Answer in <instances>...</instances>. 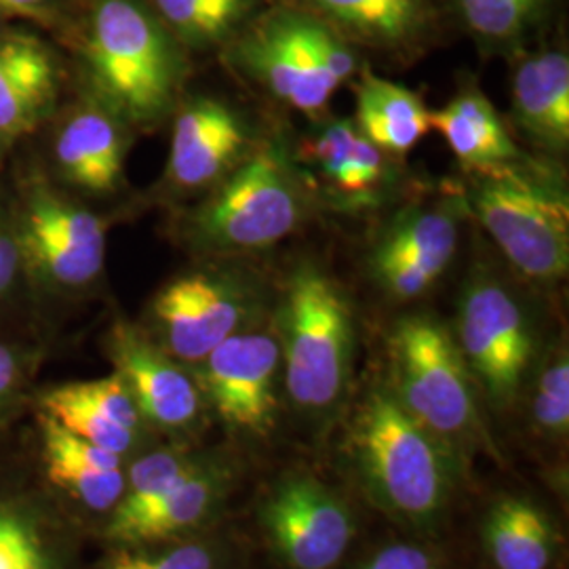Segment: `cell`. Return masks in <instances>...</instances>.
Masks as SVG:
<instances>
[{"label": "cell", "instance_id": "obj_1", "mask_svg": "<svg viewBox=\"0 0 569 569\" xmlns=\"http://www.w3.org/2000/svg\"><path fill=\"white\" fill-rule=\"evenodd\" d=\"M345 453L371 507L416 531L441 526L460 481V453L411 418L382 382L346 430Z\"/></svg>", "mask_w": 569, "mask_h": 569}, {"label": "cell", "instance_id": "obj_2", "mask_svg": "<svg viewBox=\"0 0 569 569\" xmlns=\"http://www.w3.org/2000/svg\"><path fill=\"white\" fill-rule=\"evenodd\" d=\"M82 61L98 102L122 122L150 127L173 110L186 79V49L148 0H91Z\"/></svg>", "mask_w": 569, "mask_h": 569}, {"label": "cell", "instance_id": "obj_3", "mask_svg": "<svg viewBox=\"0 0 569 569\" xmlns=\"http://www.w3.org/2000/svg\"><path fill=\"white\" fill-rule=\"evenodd\" d=\"M467 211L526 281L557 284L569 270V197L552 164L521 157L489 171L470 173Z\"/></svg>", "mask_w": 569, "mask_h": 569}, {"label": "cell", "instance_id": "obj_4", "mask_svg": "<svg viewBox=\"0 0 569 569\" xmlns=\"http://www.w3.org/2000/svg\"><path fill=\"white\" fill-rule=\"evenodd\" d=\"M306 178L283 138L260 140L194 209L188 224L192 244L211 256H247L281 243L310 211Z\"/></svg>", "mask_w": 569, "mask_h": 569}, {"label": "cell", "instance_id": "obj_5", "mask_svg": "<svg viewBox=\"0 0 569 569\" xmlns=\"http://www.w3.org/2000/svg\"><path fill=\"white\" fill-rule=\"evenodd\" d=\"M283 388L293 406L323 416L345 399L355 363V312L345 287L305 260L284 279L274 315Z\"/></svg>", "mask_w": 569, "mask_h": 569}, {"label": "cell", "instance_id": "obj_6", "mask_svg": "<svg viewBox=\"0 0 569 569\" xmlns=\"http://www.w3.org/2000/svg\"><path fill=\"white\" fill-rule=\"evenodd\" d=\"M226 51L244 77L306 117L327 110L359 72V51L298 2L264 9Z\"/></svg>", "mask_w": 569, "mask_h": 569}, {"label": "cell", "instance_id": "obj_7", "mask_svg": "<svg viewBox=\"0 0 569 569\" xmlns=\"http://www.w3.org/2000/svg\"><path fill=\"white\" fill-rule=\"evenodd\" d=\"M387 387L411 418L460 456L489 448L479 413V388L453 338L430 312H413L390 327Z\"/></svg>", "mask_w": 569, "mask_h": 569}, {"label": "cell", "instance_id": "obj_8", "mask_svg": "<svg viewBox=\"0 0 569 569\" xmlns=\"http://www.w3.org/2000/svg\"><path fill=\"white\" fill-rule=\"evenodd\" d=\"M453 338L489 406H515L538 363L536 326L519 291L475 268L460 296Z\"/></svg>", "mask_w": 569, "mask_h": 569}, {"label": "cell", "instance_id": "obj_9", "mask_svg": "<svg viewBox=\"0 0 569 569\" xmlns=\"http://www.w3.org/2000/svg\"><path fill=\"white\" fill-rule=\"evenodd\" d=\"M262 281L243 268H207L164 284L150 305V338L183 366H197L234 333L258 326Z\"/></svg>", "mask_w": 569, "mask_h": 569}, {"label": "cell", "instance_id": "obj_10", "mask_svg": "<svg viewBox=\"0 0 569 569\" xmlns=\"http://www.w3.org/2000/svg\"><path fill=\"white\" fill-rule=\"evenodd\" d=\"M192 367L204 406L228 430L247 439H266L274 430L283 387L274 326L243 329Z\"/></svg>", "mask_w": 569, "mask_h": 569}, {"label": "cell", "instance_id": "obj_11", "mask_svg": "<svg viewBox=\"0 0 569 569\" xmlns=\"http://www.w3.org/2000/svg\"><path fill=\"white\" fill-rule=\"evenodd\" d=\"M465 197L407 204L397 211L367 256L369 279L390 302H413L448 272L462 237Z\"/></svg>", "mask_w": 569, "mask_h": 569}, {"label": "cell", "instance_id": "obj_12", "mask_svg": "<svg viewBox=\"0 0 569 569\" xmlns=\"http://www.w3.org/2000/svg\"><path fill=\"white\" fill-rule=\"evenodd\" d=\"M258 519L287 569L336 568L357 531L345 498L306 470L284 472L270 486Z\"/></svg>", "mask_w": 569, "mask_h": 569}, {"label": "cell", "instance_id": "obj_13", "mask_svg": "<svg viewBox=\"0 0 569 569\" xmlns=\"http://www.w3.org/2000/svg\"><path fill=\"white\" fill-rule=\"evenodd\" d=\"M108 226L81 204L34 192L23 211L20 253L37 274L60 287H84L102 274Z\"/></svg>", "mask_w": 569, "mask_h": 569}, {"label": "cell", "instance_id": "obj_14", "mask_svg": "<svg viewBox=\"0 0 569 569\" xmlns=\"http://www.w3.org/2000/svg\"><path fill=\"white\" fill-rule=\"evenodd\" d=\"M106 355L146 425L167 432L199 425L204 399L194 373L157 345L148 331L117 321L108 331Z\"/></svg>", "mask_w": 569, "mask_h": 569}, {"label": "cell", "instance_id": "obj_15", "mask_svg": "<svg viewBox=\"0 0 569 569\" xmlns=\"http://www.w3.org/2000/svg\"><path fill=\"white\" fill-rule=\"evenodd\" d=\"M357 51L409 63L441 39L448 0H298Z\"/></svg>", "mask_w": 569, "mask_h": 569}, {"label": "cell", "instance_id": "obj_16", "mask_svg": "<svg viewBox=\"0 0 569 569\" xmlns=\"http://www.w3.org/2000/svg\"><path fill=\"white\" fill-rule=\"evenodd\" d=\"M256 146L253 127L239 108L218 98H194L176 114L164 178L182 192H209Z\"/></svg>", "mask_w": 569, "mask_h": 569}, {"label": "cell", "instance_id": "obj_17", "mask_svg": "<svg viewBox=\"0 0 569 569\" xmlns=\"http://www.w3.org/2000/svg\"><path fill=\"white\" fill-rule=\"evenodd\" d=\"M237 486V467L213 453L164 493L157 507L138 519L112 529L106 538L119 547L154 545L178 540L207 526L224 507L230 491Z\"/></svg>", "mask_w": 569, "mask_h": 569}, {"label": "cell", "instance_id": "obj_18", "mask_svg": "<svg viewBox=\"0 0 569 569\" xmlns=\"http://www.w3.org/2000/svg\"><path fill=\"white\" fill-rule=\"evenodd\" d=\"M512 72V121L529 142L550 154L569 146V56L566 47L523 49Z\"/></svg>", "mask_w": 569, "mask_h": 569}, {"label": "cell", "instance_id": "obj_19", "mask_svg": "<svg viewBox=\"0 0 569 569\" xmlns=\"http://www.w3.org/2000/svg\"><path fill=\"white\" fill-rule=\"evenodd\" d=\"M60 93V66L34 34L0 37V142L34 131Z\"/></svg>", "mask_w": 569, "mask_h": 569}, {"label": "cell", "instance_id": "obj_20", "mask_svg": "<svg viewBox=\"0 0 569 569\" xmlns=\"http://www.w3.org/2000/svg\"><path fill=\"white\" fill-rule=\"evenodd\" d=\"M124 122L103 103L79 108L63 122L56 140V161L63 180L93 194L121 186L127 159Z\"/></svg>", "mask_w": 569, "mask_h": 569}, {"label": "cell", "instance_id": "obj_21", "mask_svg": "<svg viewBox=\"0 0 569 569\" xmlns=\"http://www.w3.org/2000/svg\"><path fill=\"white\" fill-rule=\"evenodd\" d=\"M298 161L315 167L333 194L352 207L373 203L390 178V157L350 119L321 127L306 140Z\"/></svg>", "mask_w": 569, "mask_h": 569}, {"label": "cell", "instance_id": "obj_22", "mask_svg": "<svg viewBox=\"0 0 569 569\" xmlns=\"http://www.w3.org/2000/svg\"><path fill=\"white\" fill-rule=\"evenodd\" d=\"M430 127L443 136L468 173L489 171L523 157L502 117L477 87L462 89L448 106L430 112Z\"/></svg>", "mask_w": 569, "mask_h": 569}, {"label": "cell", "instance_id": "obj_23", "mask_svg": "<svg viewBox=\"0 0 569 569\" xmlns=\"http://www.w3.org/2000/svg\"><path fill=\"white\" fill-rule=\"evenodd\" d=\"M481 540L496 569H549L559 533L552 517L536 500L507 493L486 512Z\"/></svg>", "mask_w": 569, "mask_h": 569}, {"label": "cell", "instance_id": "obj_24", "mask_svg": "<svg viewBox=\"0 0 569 569\" xmlns=\"http://www.w3.org/2000/svg\"><path fill=\"white\" fill-rule=\"evenodd\" d=\"M355 124L388 157H406L432 131L430 110L403 84L376 77L369 68L359 74Z\"/></svg>", "mask_w": 569, "mask_h": 569}, {"label": "cell", "instance_id": "obj_25", "mask_svg": "<svg viewBox=\"0 0 569 569\" xmlns=\"http://www.w3.org/2000/svg\"><path fill=\"white\" fill-rule=\"evenodd\" d=\"M561 0H448L449 20L483 56L509 58L528 49Z\"/></svg>", "mask_w": 569, "mask_h": 569}, {"label": "cell", "instance_id": "obj_26", "mask_svg": "<svg viewBox=\"0 0 569 569\" xmlns=\"http://www.w3.org/2000/svg\"><path fill=\"white\" fill-rule=\"evenodd\" d=\"M186 51L222 49L264 11V0H148Z\"/></svg>", "mask_w": 569, "mask_h": 569}, {"label": "cell", "instance_id": "obj_27", "mask_svg": "<svg viewBox=\"0 0 569 569\" xmlns=\"http://www.w3.org/2000/svg\"><path fill=\"white\" fill-rule=\"evenodd\" d=\"M204 458L207 453L203 451H194L186 446H171L142 456L124 472V493L119 505L108 512V523L103 533L121 528L152 507H157L164 493L173 488L183 475L199 467Z\"/></svg>", "mask_w": 569, "mask_h": 569}, {"label": "cell", "instance_id": "obj_28", "mask_svg": "<svg viewBox=\"0 0 569 569\" xmlns=\"http://www.w3.org/2000/svg\"><path fill=\"white\" fill-rule=\"evenodd\" d=\"M41 407L44 416L53 418L72 435L119 456L129 453L142 439V435L119 427L93 407L74 399L63 387L47 390L41 397Z\"/></svg>", "mask_w": 569, "mask_h": 569}, {"label": "cell", "instance_id": "obj_29", "mask_svg": "<svg viewBox=\"0 0 569 569\" xmlns=\"http://www.w3.org/2000/svg\"><path fill=\"white\" fill-rule=\"evenodd\" d=\"M531 420L542 437L552 441L568 439L569 357L566 346H555L533 376Z\"/></svg>", "mask_w": 569, "mask_h": 569}, {"label": "cell", "instance_id": "obj_30", "mask_svg": "<svg viewBox=\"0 0 569 569\" xmlns=\"http://www.w3.org/2000/svg\"><path fill=\"white\" fill-rule=\"evenodd\" d=\"M47 477L56 488L93 512H110L119 505L127 486L124 468L98 470L56 453H42Z\"/></svg>", "mask_w": 569, "mask_h": 569}, {"label": "cell", "instance_id": "obj_31", "mask_svg": "<svg viewBox=\"0 0 569 569\" xmlns=\"http://www.w3.org/2000/svg\"><path fill=\"white\" fill-rule=\"evenodd\" d=\"M220 550L211 542L169 540L122 547L98 569H218Z\"/></svg>", "mask_w": 569, "mask_h": 569}, {"label": "cell", "instance_id": "obj_32", "mask_svg": "<svg viewBox=\"0 0 569 569\" xmlns=\"http://www.w3.org/2000/svg\"><path fill=\"white\" fill-rule=\"evenodd\" d=\"M0 569H58L28 510L0 500Z\"/></svg>", "mask_w": 569, "mask_h": 569}, {"label": "cell", "instance_id": "obj_33", "mask_svg": "<svg viewBox=\"0 0 569 569\" xmlns=\"http://www.w3.org/2000/svg\"><path fill=\"white\" fill-rule=\"evenodd\" d=\"M63 388L74 399L93 407L96 411H100L102 416L117 422L119 427L143 435L146 422H143L142 413L119 373H110V376L98 378V380L70 382V385H63Z\"/></svg>", "mask_w": 569, "mask_h": 569}, {"label": "cell", "instance_id": "obj_34", "mask_svg": "<svg viewBox=\"0 0 569 569\" xmlns=\"http://www.w3.org/2000/svg\"><path fill=\"white\" fill-rule=\"evenodd\" d=\"M352 569H441L432 550L416 542H392L367 555Z\"/></svg>", "mask_w": 569, "mask_h": 569}, {"label": "cell", "instance_id": "obj_35", "mask_svg": "<svg viewBox=\"0 0 569 569\" xmlns=\"http://www.w3.org/2000/svg\"><path fill=\"white\" fill-rule=\"evenodd\" d=\"M23 357L11 345L0 342V409L11 401L23 382Z\"/></svg>", "mask_w": 569, "mask_h": 569}, {"label": "cell", "instance_id": "obj_36", "mask_svg": "<svg viewBox=\"0 0 569 569\" xmlns=\"http://www.w3.org/2000/svg\"><path fill=\"white\" fill-rule=\"evenodd\" d=\"M0 11L51 26L58 21L56 0H0Z\"/></svg>", "mask_w": 569, "mask_h": 569}, {"label": "cell", "instance_id": "obj_37", "mask_svg": "<svg viewBox=\"0 0 569 569\" xmlns=\"http://www.w3.org/2000/svg\"><path fill=\"white\" fill-rule=\"evenodd\" d=\"M20 244L0 222V298L11 289L20 268Z\"/></svg>", "mask_w": 569, "mask_h": 569}]
</instances>
